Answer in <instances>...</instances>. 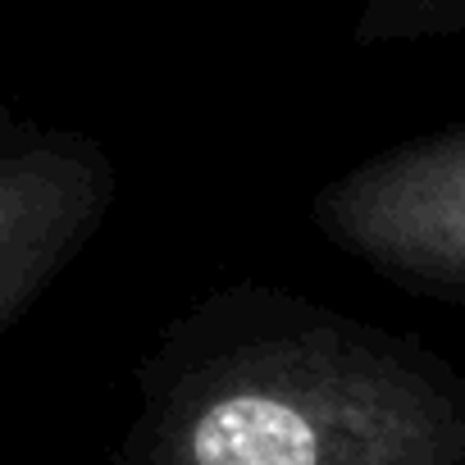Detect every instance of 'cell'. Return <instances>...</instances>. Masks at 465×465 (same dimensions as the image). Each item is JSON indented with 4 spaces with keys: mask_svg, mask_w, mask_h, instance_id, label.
<instances>
[{
    "mask_svg": "<svg viewBox=\"0 0 465 465\" xmlns=\"http://www.w3.org/2000/svg\"><path fill=\"white\" fill-rule=\"evenodd\" d=\"M142 465H365L442 451L433 392L370 333L238 283L169 324L142 370Z\"/></svg>",
    "mask_w": 465,
    "mask_h": 465,
    "instance_id": "6da1fadb",
    "label": "cell"
},
{
    "mask_svg": "<svg viewBox=\"0 0 465 465\" xmlns=\"http://www.w3.org/2000/svg\"><path fill=\"white\" fill-rule=\"evenodd\" d=\"M114 205V164L78 133L0 146V333L78 261Z\"/></svg>",
    "mask_w": 465,
    "mask_h": 465,
    "instance_id": "7a4b0ae2",
    "label": "cell"
}]
</instances>
